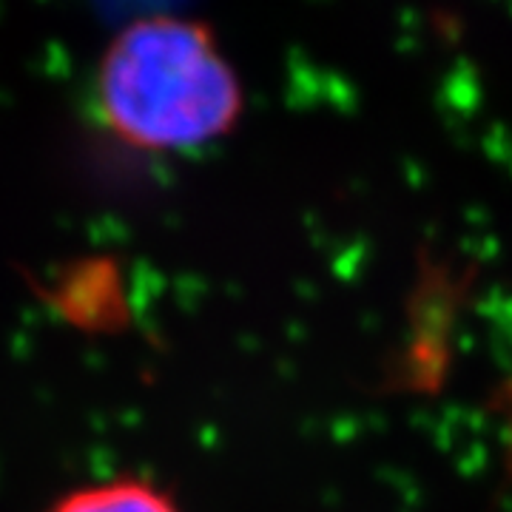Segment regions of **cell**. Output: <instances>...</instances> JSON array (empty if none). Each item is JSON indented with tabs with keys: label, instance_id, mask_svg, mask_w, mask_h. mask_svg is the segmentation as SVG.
Instances as JSON below:
<instances>
[{
	"label": "cell",
	"instance_id": "cell-1",
	"mask_svg": "<svg viewBox=\"0 0 512 512\" xmlns=\"http://www.w3.org/2000/svg\"><path fill=\"white\" fill-rule=\"evenodd\" d=\"M97 109L128 146L177 151L237 126L242 89L208 26L151 18L109 43L97 69Z\"/></svg>",
	"mask_w": 512,
	"mask_h": 512
},
{
	"label": "cell",
	"instance_id": "cell-2",
	"mask_svg": "<svg viewBox=\"0 0 512 512\" xmlns=\"http://www.w3.org/2000/svg\"><path fill=\"white\" fill-rule=\"evenodd\" d=\"M52 512H177V507L148 481L120 478L66 495Z\"/></svg>",
	"mask_w": 512,
	"mask_h": 512
}]
</instances>
